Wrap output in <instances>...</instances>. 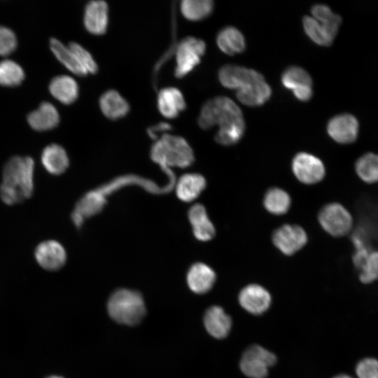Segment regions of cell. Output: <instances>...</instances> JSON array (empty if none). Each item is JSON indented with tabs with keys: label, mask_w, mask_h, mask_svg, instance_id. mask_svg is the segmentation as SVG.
I'll return each mask as SVG.
<instances>
[{
	"label": "cell",
	"mask_w": 378,
	"mask_h": 378,
	"mask_svg": "<svg viewBox=\"0 0 378 378\" xmlns=\"http://www.w3.org/2000/svg\"><path fill=\"white\" fill-rule=\"evenodd\" d=\"M197 122L203 130L218 125L220 129L216 141L223 146L238 142L245 130V122L241 109L230 98L220 96L206 101L202 106Z\"/></svg>",
	"instance_id": "obj_1"
},
{
	"label": "cell",
	"mask_w": 378,
	"mask_h": 378,
	"mask_svg": "<svg viewBox=\"0 0 378 378\" xmlns=\"http://www.w3.org/2000/svg\"><path fill=\"white\" fill-rule=\"evenodd\" d=\"M34 162L29 156H13L5 164L0 185V197L8 205H14L31 197L34 189Z\"/></svg>",
	"instance_id": "obj_2"
},
{
	"label": "cell",
	"mask_w": 378,
	"mask_h": 378,
	"mask_svg": "<svg viewBox=\"0 0 378 378\" xmlns=\"http://www.w3.org/2000/svg\"><path fill=\"white\" fill-rule=\"evenodd\" d=\"M150 158L167 172L171 167H189L195 160L193 151L185 139L167 133L153 144Z\"/></svg>",
	"instance_id": "obj_3"
},
{
	"label": "cell",
	"mask_w": 378,
	"mask_h": 378,
	"mask_svg": "<svg viewBox=\"0 0 378 378\" xmlns=\"http://www.w3.org/2000/svg\"><path fill=\"white\" fill-rule=\"evenodd\" d=\"M107 310L114 321L127 326L139 323L146 314L141 294L127 288H120L112 293L108 301Z\"/></svg>",
	"instance_id": "obj_4"
},
{
	"label": "cell",
	"mask_w": 378,
	"mask_h": 378,
	"mask_svg": "<svg viewBox=\"0 0 378 378\" xmlns=\"http://www.w3.org/2000/svg\"><path fill=\"white\" fill-rule=\"evenodd\" d=\"M206 51V43L200 38L187 36L176 44L174 76L181 78L191 72L200 63Z\"/></svg>",
	"instance_id": "obj_5"
},
{
	"label": "cell",
	"mask_w": 378,
	"mask_h": 378,
	"mask_svg": "<svg viewBox=\"0 0 378 378\" xmlns=\"http://www.w3.org/2000/svg\"><path fill=\"white\" fill-rule=\"evenodd\" d=\"M274 354L262 346L255 344L244 352L239 366L241 372L250 378H265L268 368L276 363Z\"/></svg>",
	"instance_id": "obj_6"
},
{
	"label": "cell",
	"mask_w": 378,
	"mask_h": 378,
	"mask_svg": "<svg viewBox=\"0 0 378 378\" xmlns=\"http://www.w3.org/2000/svg\"><path fill=\"white\" fill-rule=\"evenodd\" d=\"M318 220L323 228L335 237L346 234L352 226L350 214L337 203L326 205L319 213Z\"/></svg>",
	"instance_id": "obj_7"
},
{
	"label": "cell",
	"mask_w": 378,
	"mask_h": 378,
	"mask_svg": "<svg viewBox=\"0 0 378 378\" xmlns=\"http://www.w3.org/2000/svg\"><path fill=\"white\" fill-rule=\"evenodd\" d=\"M292 167L297 178L306 184L317 183L325 175L322 162L318 158L307 153L297 154L293 160Z\"/></svg>",
	"instance_id": "obj_8"
},
{
	"label": "cell",
	"mask_w": 378,
	"mask_h": 378,
	"mask_svg": "<svg viewBox=\"0 0 378 378\" xmlns=\"http://www.w3.org/2000/svg\"><path fill=\"white\" fill-rule=\"evenodd\" d=\"M282 85L293 90L295 97L300 101L307 102L312 95V80L304 69L292 66L287 68L281 76Z\"/></svg>",
	"instance_id": "obj_9"
},
{
	"label": "cell",
	"mask_w": 378,
	"mask_h": 378,
	"mask_svg": "<svg viewBox=\"0 0 378 378\" xmlns=\"http://www.w3.org/2000/svg\"><path fill=\"white\" fill-rule=\"evenodd\" d=\"M34 257L44 270L55 271L62 268L66 261V253L63 246L55 240H46L36 247Z\"/></svg>",
	"instance_id": "obj_10"
},
{
	"label": "cell",
	"mask_w": 378,
	"mask_h": 378,
	"mask_svg": "<svg viewBox=\"0 0 378 378\" xmlns=\"http://www.w3.org/2000/svg\"><path fill=\"white\" fill-rule=\"evenodd\" d=\"M307 241L304 230L296 225H284L273 234L274 245L284 254L292 255L302 248Z\"/></svg>",
	"instance_id": "obj_11"
},
{
	"label": "cell",
	"mask_w": 378,
	"mask_h": 378,
	"mask_svg": "<svg viewBox=\"0 0 378 378\" xmlns=\"http://www.w3.org/2000/svg\"><path fill=\"white\" fill-rule=\"evenodd\" d=\"M263 78L261 74L253 69L234 64L225 65L218 71V79L222 85L237 90Z\"/></svg>",
	"instance_id": "obj_12"
},
{
	"label": "cell",
	"mask_w": 378,
	"mask_h": 378,
	"mask_svg": "<svg viewBox=\"0 0 378 378\" xmlns=\"http://www.w3.org/2000/svg\"><path fill=\"white\" fill-rule=\"evenodd\" d=\"M327 131L330 136L338 143H352L358 136V122L351 114H340L329 120Z\"/></svg>",
	"instance_id": "obj_13"
},
{
	"label": "cell",
	"mask_w": 378,
	"mask_h": 378,
	"mask_svg": "<svg viewBox=\"0 0 378 378\" xmlns=\"http://www.w3.org/2000/svg\"><path fill=\"white\" fill-rule=\"evenodd\" d=\"M108 22V7L106 1H90L85 7L83 24L85 29L94 35L106 32Z\"/></svg>",
	"instance_id": "obj_14"
},
{
	"label": "cell",
	"mask_w": 378,
	"mask_h": 378,
	"mask_svg": "<svg viewBox=\"0 0 378 378\" xmlns=\"http://www.w3.org/2000/svg\"><path fill=\"white\" fill-rule=\"evenodd\" d=\"M239 302L248 312L258 315L268 309L271 304V296L262 286L251 284L240 291Z\"/></svg>",
	"instance_id": "obj_15"
},
{
	"label": "cell",
	"mask_w": 378,
	"mask_h": 378,
	"mask_svg": "<svg viewBox=\"0 0 378 378\" xmlns=\"http://www.w3.org/2000/svg\"><path fill=\"white\" fill-rule=\"evenodd\" d=\"M157 106L161 115L169 119L178 117L186 108L182 92L174 87L164 88L159 91Z\"/></svg>",
	"instance_id": "obj_16"
},
{
	"label": "cell",
	"mask_w": 378,
	"mask_h": 378,
	"mask_svg": "<svg viewBox=\"0 0 378 378\" xmlns=\"http://www.w3.org/2000/svg\"><path fill=\"white\" fill-rule=\"evenodd\" d=\"M204 324L212 337L223 339L227 337L230 331L232 320L222 307L212 306L205 312Z\"/></svg>",
	"instance_id": "obj_17"
},
{
	"label": "cell",
	"mask_w": 378,
	"mask_h": 378,
	"mask_svg": "<svg viewBox=\"0 0 378 378\" xmlns=\"http://www.w3.org/2000/svg\"><path fill=\"white\" fill-rule=\"evenodd\" d=\"M99 108L104 115L111 120L124 118L130 111V104L116 90L104 92L99 100Z\"/></svg>",
	"instance_id": "obj_18"
},
{
	"label": "cell",
	"mask_w": 378,
	"mask_h": 378,
	"mask_svg": "<svg viewBox=\"0 0 378 378\" xmlns=\"http://www.w3.org/2000/svg\"><path fill=\"white\" fill-rule=\"evenodd\" d=\"M215 281L216 274L214 270L202 262L192 265L187 274V283L190 289L197 294L210 290Z\"/></svg>",
	"instance_id": "obj_19"
},
{
	"label": "cell",
	"mask_w": 378,
	"mask_h": 378,
	"mask_svg": "<svg viewBox=\"0 0 378 378\" xmlns=\"http://www.w3.org/2000/svg\"><path fill=\"white\" fill-rule=\"evenodd\" d=\"M31 127L37 131L54 129L59 122V115L53 104L48 102H42L38 108L27 115Z\"/></svg>",
	"instance_id": "obj_20"
},
{
	"label": "cell",
	"mask_w": 378,
	"mask_h": 378,
	"mask_svg": "<svg viewBox=\"0 0 378 378\" xmlns=\"http://www.w3.org/2000/svg\"><path fill=\"white\" fill-rule=\"evenodd\" d=\"M271 94V88L264 78L249 83L237 92V99L248 106L262 105L269 100Z\"/></svg>",
	"instance_id": "obj_21"
},
{
	"label": "cell",
	"mask_w": 378,
	"mask_h": 378,
	"mask_svg": "<svg viewBox=\"0 0 378 378\" xmlns=\"http://www.w3.org/2000/svg\"><path fill=\"white\" fill-rule=\"evenodd\" d=\"M49 91L57 100L66 105L76 101L79 94L77 82L67 75L54 77L49 84Z\"/></svg>",
	"instance_id": "obj_22"
},
{
	"label": "cell",
	"mask_w": 378,
	"mask_h": 378,
	"mask_svg": "<svg viewBox=\"0 0 378 378\" xmlns=\"http://www.w3.org/2000/svg\"><path fill=\"white\" fill-rule=\"evenodd\" d=\"M188 219L195 237L200 241H209L215 235V228L204 206L195 204L188 211Z\"/></svg>",
	"instance_id": "obj_23"
},
{
	"label": "cell",
	"mask_w": 378,
	"mask_h": 378,
	"mask_svg": "<svg viewBox=\"0 0 378 378\" xmlns=\"http://www.w3.org/2000/svg\"><path fill=\"white\" fill-rule=\"evenodd\" d=\"M302 22L307 35L316 44L323 46L332 44L339 29L337 27L319 22L309 16H304Z\"/></svg>",
	"instance_id": "obj_24"
},
{
	"label": "cell",
	"mask_w": 378,
	"mask_h": 378,
	"mask_svg": "<svg viewBox=\"0 0 378 378\" xmlns=\"http://www.w3.org/2000/svg\"><path fill=\"white\" fill-rule=\"evenodd\" d=\"M41 159L46 170L53 175L63 174L69 164L66 150L62 146L56 144L47 146L42 151Z\"/></svg>",
	"instance_id": "obj_25"
},
{
	"label": "cell",
	"mask_w": 378,
	"mask_h": 378,
	"mask_svg": "<svg viewBox=\"0 0 378 378\" xmlns=\"http://www.w3.org/2000/svg\"><path fill=\"white\" fill-rule=\"evenodd\" d=\"M206 187L205 178L199 174H186L175 184V191L179 200L185 202L195 200Z\"/></svg>",
	"instance_id": "obj_26"
},
{
	"label": "cell",
	"mask_w": 378,
	"mask_h": 378,
	"mask_svg": "<svg viewBox=\"0 0 378 378\" xmlns=\"http://www.w3.org/2000/svg\"><path fill=\"white\" fill-rule=\"evenodd\" d=\"M216 42L220 50L228 55L241 53L246 48L242 33L236 27L230 26L223 28L218 33Z\"/></svg>",
	"instance_id": "obj_27"
},
{
	"label": "cell",
	"mask_w": 378,
	"mask_h": 378,
	"mask_svg": "<svg viewBox=\"0 0 378 378\" xmlns=\"http://www.w3.org/2000/svg\"><path fill=\"white\" fill-rule=\"evenodd\" d=\"M50 47L57 59L70 71L78 76H86L88 74L79 64L76 57L69 49L58 39L52 38Z\"/></svg>",
	"instance_id": "obj_28"
},
{
	"label": "cell",
	"mask_w": 378,
	"mask_h": 378,
	"mask_svg": "<svg viewBox=\"0 0 378 378\" xmlns=\"http://www.w3.org/2000/svg\"><path fill=\"white\" fill-rule=\"evenodd\" d=\"M180 9L183 17L190 21H198L207 18L213 11L211 0H183Z\"/></svg>",
	"instance_id": "obj_29"
},
{
	"label": "cell",
	"mask_w": 378,
	"mask_h": 378,
	"mask_svg": "<svg viewBox=\"0 0 378 378\" xmlns=\"http://www.w3.org/2000/svg\"><path fill=\"white\" fill-rule=\"evenodd\" d=\"M356 171L358 176L365 182H378V155L368 153L358 159Z\"/></svg>",
	"instance_id": "obj_30"
},
{
	"label": "cell",
	"mask_w": 378,
	"mask_h": 378,
	"mask_svg": "<svg viewBox=\"0 0 378 378\" xmlns=\"http://www.w3.org/2000/svg\"><path fill=\"white\" fill-rule=\"evenodd\" d=\"M264 205L272 214H283L290 207V198L284 190L277 188H271L265 196Z\"/></svg>",
	"instance_id": "obj_31"
},
{
	"label": "cell",
	"mask_w": 378,
	"mask_h": 378,
	"mask_svg": "<svg viewBox=\"0 0 378 378\" xmlns=\"http://www.w3.org/2000/svg\"><path fill=\"white\" fill-rule=\"evenodd\" d=\"M24 78L23 69L11 59L0 62V85L14 87L20 85Z\"/></svg>",
	"instance_id": "obj_32"
},
{
	"label": "cell",
	"mask_w": 378,
	"mask_h": 378,
	"mask_svg": "<svg viewBox=\"0 0 378 378\" xmlns=\"http://www.w3.org/2000/svg\"><path fill=\"white\" fill-rule=\"evenodd\" d=\"M360 270V280L364 284L371 283L378 279V252H370L356 267Z\"/></svg>",
	"instance_id": "obj_33"
},
{
	"label": "cell",
	"mask_w": 378,
	"mask_h": 378,
	"mask_svg": "<svg viewBox=\"0 0 378 378\" xmlns=\"http://www.w3.org/2000/svg\"><path fill=\"white\" fill-rule=\"evenodd\" d=\"M68 47L88 74H95L97 73L98 65L88 50L76 42H71Z\"/></svg>",
	"instance_id": "obj_34"
},
{
	"label": "cell",
	"mask_w": 378,
	"mask_h": 378,
	"mask_svg": "<svg viewBox=\"0 0 378 378\" xmlns=\"http://www.w3.org/2000/svg\"><path fill=\"white\" fill-rule=\"evenodd\" d=\"M312 14L314 18L319 22L340 27L342 18L332 12L330 8L323 4H316L312 8Z\"/></svg>",
	"instance_id": "obj_35"
},
{
	"label": "cell",
	"mask_w": 378,
	"mask_h": 378,
	"mask_svg": "<svg viewBox=\"0 0 378 378\" xmlns=\"http://www.w3.org/2000/svg\"><path fill=\"white\" fill-rule=\"evenodd\" d=\"M17 44V38L13 31L0 25V55H10L15 50Z\"/></svg>",
	"instance_id": "obj_36"
},
{
	"label": "cell",
	"mask_w": 378,
	"mask_h": 378,
	"mask_svg": "<svg viewBox=\"0 0 378 378\" xmlns=\"http://www.w3.org/2000/svg\"><path fill=\"white\" fill-rule=\"evenodd\" d=\"M359 378H378V360L372 358L362 359L356 365Z\"/></svg>",
	"instance_id": "obj_37"
},
{
	"label": "cell",
	"mask_w": 378,
	"mask_h": 378,
	"mask_svg": "<svg viewBox=\"0 0 378 378\" xmlns=\"http://www.w3.org/2000/svg\"><path fill=\"white\" fill-rule=\"evenodd\" d=\"M172 130V125L168 122H160L155 125L150 126L147 129L148 136L154 140L158 139V133L169 131ZM165 134V133H164Z\"/></svg>",
	"instance_id": "obj_38"
},
{
	"label": "cell",
	"mask_w": 378,
	"mask_h": 378,
	"mask_svg": "<svg viewBox=\"0 0 378 378\" xmlns=\"http://www.w3.org/2000/svg\"><path fill=\"white\" fill-rule=\"evenodd\" d=\"M333 378H352V377L347 374H340V375L334 377Z\"/></svg>",
	"instance_id": "obj_39"
},
{
	"label": "cell",
	"mask_w": 378,
	"mask_h": 378,
	"mask_svg": "<svg viewBox=\"0 0 378 378\" xmlns=\"http://www.w3.org/2000/svg\"><path fill=\"white\" fill-rule=\"evenodd\" d=\"M48 378H62V377H56V376H52V377H50Z\"/></svg>",
	"instance_id": "obj_40"
}]
</instances>
